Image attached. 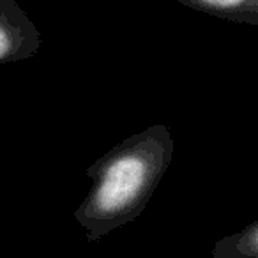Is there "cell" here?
<instances>
[{
  "label": "cell",
  "mask_w": 258,
  "mask_h": 258,
  "mask_svg": "<svg viewBox=\"0 0 258 258\" xmlns=\"http://www.w3.org/2000/svg\"><path fill=\"white\" fill-rule=\"evenodd\" d=\"M175 142L170 129L154 124L124 138L87 168L92 189L75 211L90 242L135 221L170 168Z\"/></svg>",
  "instance_id": "6da1fadb"
},
{
  "label": "cell",
  "mask_w": 258,
  "mask_h": 258,
  "mask_svg": "<svg viewBox=\"0 0 258 258\" xmlns=\"http://www.w3.org/2000/svg\"><path fill=\"white\" fill-rule=\"evenodd\" d=\"M41 34L16 0H0V66L32 58Z\"/></svg>",
  "instance_id": "7a4b0ae2"
},
{
  "label": "cell",
  "mask_w": 258,
  "mask_h": 258,
  "mask_svg": "<svg viewBox=\"0 0 258 258\" xmlns=\"http://www.w3.org/2000/svg\"><path fill=\"white\" fill-rule=\"evenodd\" d=\"M177 2L226 22L258 27V0H177Z\"/></svg>",
  "instance_id": "3957f363"
},
{
  "label": "cell",
  "mask_w": 258,
  "mask_h": 258,
  "mask_svg": "<svg viewBox=\"0 0 258 258\" xmlns=\"http://www.w3.org/2000/svg\"><path fill=\"white\" fill-rule=\"evenodd\" d=\"M212 258H258V221L218 240L212 247Z\"/></svg>",
  "instance_id": "277c9868"
},
{
  "label": "cell",
  "mask_w": 258,
  "mask_h": 258,
  "mask_svg": "<svg viewBox=\"0 0 258 258\" xmlns=\"http://www.w3.org/2000/svg\"><path fill=\"white\" fill-rule=\"evenodd\" d=\"M51 2H58V0H51Z\"/></svg>",
  "instance_id": "5b68a950"
}]
</instances>
